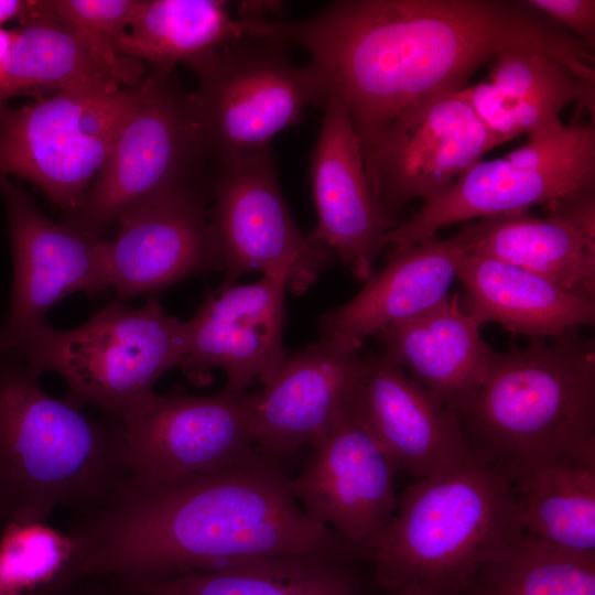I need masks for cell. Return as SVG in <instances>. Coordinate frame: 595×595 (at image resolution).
<instances>
[{"mask_svg": "<svg viewBox=\"0 0 595 595\" xmlns=\"http://www.w3.org/2000/svg\"><path fill=\"white\" fill-rule=\"evenodd\" d=\"M255 37L303 47L364 152L401 113L465 88L498 54L536 51L595 80L580 39L510 0H340L300 21H255Z\"/></svg>", "mask_w": 595, "mask_h": 595, "instance_id": "6da1fadb", "label": "cell"}, {"mask_svg": "<svg viewBox=\"0 0 595 595\" xmlns=\"http://www.w3.org/2000/svg\"><path fill=\"white\" fill-rule=\"evenodd\" d=\"M256 452L230 467L143 487L129 479L77 513L76 582H136L274 556L359 555L312 519L277 461Z\"/></svg>", "mask_w": 595, "mask_h": 595, "instance_id": "7a4b0ae2", "label": "cell"}, {"mask_svg": "<svg viewBox=\"0 0 595 595\" xmlns=\"http://www.w3.org/2000/svg\"><path fill=\"white\" fill-rule=\"evenodd\" d=\"M14 353H0V522L87 511L128 479L120 421L55 399Z\"/></svg>", "mask_w": 595, "mask_h": 595, "instance_id": "3957f363", "label": "cell"}, {"mask_svg": "<svg viewBox=\"0 0 595 595\" xmlns=\"http://www.w3.org/2000/svg\"><path fill=\"white\" fill-rule=\"evenodd\" d=\"M467 451L511 482L559 455L595 446V343L576 328L493 349L458 416Z\"/></svg>", "mask_w": 595, "mask_h": 595, "instance_id": "277c9868", "label": "cell"}, {"mask_svg": "<svg viewBox=\"0 0 595 595\" xmlns=\"http://www.w3.org/2000/svg\"><path fill=\"white\" fill-rule=\"evenodd\" d=\"M521 531L510 479L468 454L404 490L394 519L367 558L388 591L419 585L456 595L487 558Z\"/></svg>", "mask_w": 595, "mask_h": 595, "instance_id": "5b68a950", "label": "cell"}, {"mask_svg": "<svg viewBox=\"0 0 595 595\" xmlns=\"http://www.w3.org/2000/svg\"><path fill=\"white\" fill-rule=\"evenodd\" d=\"M4 351L40 375L58 374L71 403L122 422L152 399L163 374L180 367L185 323L167 315L154 298L139 309L116 300L76 328L58 331L47 322L31 327Z\"/></svg>", "mask_w": 595, "mask_h": 595, "instance_id": "8992f818", "label": "cell"}, {"mask_svg": "<svg viewBox=\"0 0 595 595\" xmlns=\"http://www.w3.org/2000/svg\"><path fill=\"white\" fill-rule=\"evenodd\" d=\"M285 45L240 37L187 66L197 78L192 107L205 155L218 167L271 149V140L299 123L310 105L327 96L310 64L298 66Z\"/></svg>", "mask_w": 595, "mask_h": 595, "instance_id": "52a82bcc", "label": "cell"}, {"mask_svg": "<svg viewBox=\"0 0 595 595\" xmlns=\"http://www.w3.org/2000/svg\"><path fill=\"white\" fill-rule=\"evenodd\" d=\"M143 80L58 90L20 108L0 107V176L26 180L73 210L102 167Z\"/></svg>", "mask_w": 595, "mask_h": 595, "instance_id": "ba28073f", "label": "cell"}, {"mask_svg": "<svg viewBox=\"0 0 595 595\" xmlns=\"http://www.w3.org/2000/svg\"><path fill=\"white\" fill-rule=\"evenodd\" d=\"M595 191L594 125L564 126L494 160H480L410 218L388 229L383 246L409 247L451 225L549 206Z\"/></svg>", "mask_w": 595, "mask_h": 595, "instance_id": "9c48e42d", "label": "cell"}, {"mask_svg": "<svg viewBox=\"0 0 595 595\" xmlns=\"http://www.w3.org/2000/svg\"><path fill=\"white\" fill-rule=\"evenodd\" d=\"M167 74L144 78L137 104L88 191L67 213L66 225L101 240L126 214L188 185L205 152L191 94Z\"/></svg>", "mask_w": 595, "mask_h": 595, "instance_id": "30bf717a", "label": "cell"}, {"mask_svg": "<svg viewBox=\"0 0 595 595\" xmlns=\"http://www.w3.org/2000/svg\"><path fill=\"white\" fill-rule=\"evenodd\" d=\"M209 226L221 285L247 272H282L303 293L332 256L294 223L280 191L272 150L218 167Z\"/></svg>", "mask_w": 595, "mask_h": 595, "instance_id": "8fae6325", "label": "cell"}, {"mask_svg": "<svg viewBox=\"0 0 595 595\" xmlns=\"http://www.w3.org/2000/svg\"><path fill=\"white\" fill-rule=\"evenodd\" d=\"M250 407L251 394L246 391L155 393L121 422L129 482L159 486L250 457L257 452Z\"/></svg>", "mask_w": 595, "mask_h": 595, "instance_id": "7c38bea8", "label": "cell"}, {"mask_svg": "<svg viewBox=\"0 0 595 595\" xmlns=\"http://www.w3.org/2000/svg\"><path fill=\"white\" fill-rule=\"evenodd\" d=\"M498 145L455 94L430 98L401 113L363 152L374 197L389 229L405 204L437 197Z\"/></svg>", "mask_w": 595, "mask_h": 595, "instance_id": "4fadbf2b", "label": "cell"}, {"mask_svg": "<svg viewBox=\"0 0 595 595\" xmlns=\"http://www.w3.org/2000/svg\"><path fill=\"white\" fill-rule=\"evenodd\" d=\"M311 446L304 468L290 478L292 495L367 558L399 507L397 467L349 408Z\"/></svg>", "mask_w": 595, "mask_h": 595, "instance_id": "5bb4252c", "label": "cell"}, {"mask_svg": "<svg viewBox=\"0 0 595 595\" xmlns=\"http://www.w3.org/2000/svg\"><path fill=\"white\" fill-rule=\"evenodd\" d=\"M13 256L9 312L0 326V349L24 331L46 322L47 311L77 292L109 288L105 240L48 219L26 192L0 176Z\"/></svg>", "mask_w": 595, "mask_h": 595, "instance_id": "9a60e30c", "label": "cell"}, {"mask_svg": "<svg viewBox=\"0 0 595 595\" xmlns=\"http://www.w3.org/2000/svg\"><path fill=\"white\" fill-rule=\"evenodd\" d=\"M286 288V274L273 272L255 283L221 285L207 294L184 322L180 368L201 385L220 368L230 391H245L257 381L267 385L288 359L282 345Z\"/></svg>", "mask_w": 595, "mask_h": 595, "instance_id": "2e32d148", "label": "cell"}, {"mask_svg": "<svg viewBox=\"0 0 595 595\" xmlns=\"http://www.w3.org/2000/svg\"><path fill=\"white\" fill-rule=\"evenodd\" d=\"M105 240L109 288L117 300L155 292L188 277L218 270L203 194L182 186L122 216Z\"/></svg>", "mask_w": 595, "mask_h": 595, "instance_id": "e0dca14e", "label": "cell"}, {"mask_svg": "<svg viewBox=\"0 0 595 595\" xmlns=\"http://www.w3.org/2000/svg\"><path fill=\"white\" fill-rule=\"evenodd\" d=\"M349 409L414 480L446 472L469 454L458 418L383 354L363 358Z\"/></svg>", "mask_w": 595, "mask_h": 595, "instance_id": "ac0fdd59", "label": "cell"}, {"mask_svg": "<svg viewBox=\"0 0 595 595\" xmlns=\"http://www.w3.org/2000/svg\"><path fill=\"white\" fill-rule=\"evenodd\" d=\"M310 178L317 225L310 238L351 273L368 280L389 229L374 197L360 139L343 104L328 97Z\"/></svg>", "mask_w": 595, "mask_h": 595, "instance_id": "d6986e66", "label": "cell"}, {"mask_svg": "<svg viewBox=\"0 0 595 595\" xmlns=\"http://www.w3.org/2000/svg\"><path fill=\"white\" fill-rule=\"evenodd\" d=\"M361 365L358 350L324 337L288 356L263 389L251 394L256 445L278 456L311 444L349 408Z\"/></svg>", "mask_w": 595, "mask_h": 595, "instance_id": "ffe728a7", "label": "cell"}, {"mask_svg": "<svg viewBox=\"0 0 595 595\" xmlns=\"http://www.w3.org/2000/svg\"><path fill=\"white\" fill-rule=\"evenodd\" d=\"M548 216L498 215L461 227L469 251L520 267L595 299V191L547 206Z\"/></svg>", "mask_w": 595, "mask_h": 595, "instance_id": "44dd1931", "label": "cell"}, {"mask_svg": "<svg viewBox=\"0 0 595 595\" xmlns=\"http://www.w3.org/2000/svg\"><path fill=\"white\" fill-rule=\"evenodd\" d=\"M468 251L461 230L447 239L396 248L354 298L320 316L321 337L358 350L385 326L434 306L448 295L458 261Z\"/></svg>", "mask_w": 595, "mask_h": 595, "instance_id": "7402d4cb", "label": "cell"}, {"mask_svg": "<svg viewBox=\"0 0 595 595\" xmlns=\"http://www.w3.org/2000/svg\"><path fill=\"white\" fill-rule=\"evenodd\" d=\"M383 355L407 370L446 410L462 415L477 394L493 348L459 293L377 332Z\"/></svg>", "mask_w": 595, "mask_h": 595, "instance_id": "603a6c76", "label": "cell"}, {"mask_svg": "<svg viewBox=\"0 0 595 595\" xmlns=\"http://www.w3.org/2000/svg\"><path fill=\"white\" fill-rule=\"evenodd\" d=\"M455 96L502 144L520 134L537 137L562 129L561 110L574 101L594 116L595 82L547 54L510 50L490 62L484 80Z\"/></svg>", "mask_w": 595, "mask_h": 595, "instance_id": "cb8c5ba5", "label": "cell"}, {"mask_svg": "<svg viewBox=\"0 0 595 595\" xmlns=\"http://www.w3.org/2000/svg\"><path fill=\"white\" fill-rule=\"evenodd\" d=\"M455 278L464 289V309L480 325L493 322L513 335L553 338L595 321V299L501 260L466 252Z\"/></svg>", "mask_w": 595, "mask_h": 595, "instance_id": "d4e9b609", "label": "cell"}, {"mask_svg": "<svg viewBox=\"0 0 595 595\" xmlns=\"http://www.w3.org/2000/svg\"><path fill=\"white\" fill-rule=\"evenodd\" d=\"M511 485L523 532L565 551L595 555V446L532 466Z\"/></svg>", "mask_w": 595, "mask_h": 595, "instance_id": "484cf974", "label": "cell"}, {"mask_svg": "<svg viewBox=\"0 0 595 595\" xmlns=\"http://www.w3.org/2000/svg\"><path fill=\"white\" fill-rule=\"evenodd\" d=\"M136 595H355L340 561L321 556H274L235 562L169 577L115 582Z\"/></svg>", "mask_w": 595, "mask_h": 595, "instance_id": "4316f807", "label": "cell"}, {"mask_svg": "<svg viewBox=\"0 0 595 595\" xmlns=\"http://www.w3.org/2000/svg\"><path fill=\"white\" fill-rule=\"evenodd\" d=\"M20 21L0 76V107L40 89L121 87L62 23L50 1L31 0Z\"/></svg>", "mask_w": 595, "mask_h": 595, "instance_id": "83f0119b", "label": "cell"}, {"mask_svg": "<svg viewBox=\"0 0 595 595\" xmlns=\"http://www.w3.org/2000/svg\"><path fill=\"white\" fill-rule=\"evenodd\" d=\"M240 37L245 22L220 0H140L121 40L123 57L147 62L155 73H169Z\"/></svg>", "mask_w": 595, "mask_h": 595, "instance_id": "f1b7e54d", "label": "cell"}, {"mask_svg": "<svg viewBox=\"0 0 595 595\" xmlns=\"http://www.w3.org/2000/svg\"><path fill=\"white\" fill-rule=\"evenodd\" d=\"M465 595H595V555L548 544L521 531L487 558Z\"/></svg>", "mask_w": 595, "mask_h": 595, "instance_id": "f546056e", "label": "cell"}, {"mask_svg": "<svg viewBox=\"0 0 595 595\" xmlns=\"http://www.w3.org/2000/svg\"><path fill=\"white\" fill-rule=\"evenodd\" d=\"M77 548L48 522L2 526L0 595H60L75 584Z\"/></svg>", "mask_w": 595, "mask_h": 595, "instance_id": "4dcf8cb0", "label": "cell"}, {"mask_svg": "<svg viewBox=\"0 0 595 595\" xmlns=\"http://www.w3.org/2000/svg\"><path fill=\"white\" fill-rule=\"evenodd\" d=\"M140 0H53V10L95 60L122 87L139 85L144 64L120 52Z\"/></svg>", "mask_w": 595, "mask_h": 595, "instance_id": "1f68e13d", "label": "cell"}, {"mask_svg": "<svg viewBox=\"0 0 595 595\" xmlns=\"http://www.w3.org/2000/svg\"><path fill=\"white\" fill-rule=\"evenodd\" d=\"M523 2L548 17L594 50V0H526Z\"/></svg>", "mask_w": 595, "mask_h": 595, "instance_id": "d6a6232c", "label": "cell"}, {"mask_svg": "<svg viewBox=\"0 0 595 595\" xmlns=\"http://www.w3.org/2000/svg\"><path fill=\"white\" fill-rule=\"evenodd\" d=\"M60 595H136V594H131L122 589L117 584H115V588H106V587L93 586V585L84 586L82 582H77L73 584L72 586H69L64 592H62Z\"/></svg>", "mask_w": 595, "mask_h": 595, "instance_id": "836d02e7", "label": "cell"}, {"mask_svg": "<svg viewBox=\"0 0 595 595\" xmlns=\"http://www.w3.org/2000/svg\"><path fill=\"white\" fill-rule=\"evenodd\" d=\"M29 0H0V26L13 19L21 20L28 12Z\"/></svg>", "mask_w": 595, "mask_h": 595, "instance_id": "e575fe53", "label": "cell"}, {"mask_svg": "<svg viewBox=\"0 0 595 595\" xmlns=\"http://www.w3.org/2000/svg\"><path fill=\"white\" fill-rule=\"evenodd\" d=\"M15 31H10L0 26V76L4 69L11 47L15 40Z\"/></svg>", "mask_w": 595, "mask_h": 595, "instance_id": "d590c367", "label": "cell"}, {"mask_svg": "<svg viewBox=\"0 0 595 595\" xmlns=\"http://www.w3.org/2000/svg\"><path fill=\"white\" fill-rule=\"evenodd\" d=\"M389 595H436V594L419 585H405V586L389 591Z\"/></svg>", "mask_w": 595, "mask_h": 595, "instance_id": "8d00e7d4", "label": "cell"}, {"mask_svg": "<svg viewBox=\"0 0 595 595\" xmlns=\"http://www.w3.org/2000/svg\"><path fill=\"white\" fill-rule=\"evenodd\" d=\"M2 526H3V524L0 522V532H1Z\"/></svg>", "mask_w": 595, "mask_h": 595, "instance_id": "74e56055", "label": "cell"}, {"mask_svg": "<svg viewBox=\"0 0 595 595\" xmlns=\"http://www.w3.org/2000/svg\"><path fill=\"white\" fill-rule=\"evenodd\" d=\"M456 595H465V594H463V593H459V594H456Z\"/></svg>", "mask_w": 595, "mask_h": 595, "instance_id": "f35d334b", "label": "cell"}]
</instances>
